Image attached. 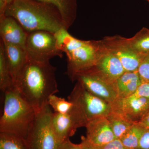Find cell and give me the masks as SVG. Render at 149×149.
I'll return each instance as SVG.
<instances>
[{"instance_id":"f1b7e54d","label":"cell","mask_w":149,"mask_h":149,"mask_svg":"<svg viewBox=\"0 0 149 149\" xmlns=\"http://www.w3.org/2000/svg\"><path fill=\"white\" fill-rule=\"evenodd\" d=\"M81 140L82 141L81 143L83 145V149H100L98 147H96L89 143L85 137L82 136Z\"/></svg>"},{"instance_id":"30bf717a","label":"cell","mask_w":149,"mask_h":149,"mask_svg":"<svg viewBox=\"0 0 149 149\" xmlns=\"http://www.w3.org/2000/svg\"><path fill=\"white\" fill-rule=\"evenodd\" d=\"M102 47L94 69L106 80L113 84L125 72L117 56L103 42Z\"/></svg>"},{"instance_id":"7c38bea8","label":"cell","mask_w":149,"mask_h":149,"mask_svg":"<svg viewBox=\"0 0 149 149\" xmlns=\"http://www.w3.org/2000/svg\"><path fill=\"white\" fill-rule=\"evenodd\" d=\"M28 32L11 17H0L1 40L3 42L18 46L25 50Z\"/></svg>"},{"instance_id":"5b68a950","label":"cell","mask_w":149,"mask_h":149,"mask_svg":"<svg viewBox=\"0 0 149 149\" xmlns=\"http://www.w3.org/2000/svg\"><path fill=\"white\" fill-rule=\"evenodd\" d=\"M68 98L73 104L70 112L80 127H85L88 122L95 118L107 117L111 111V103L90 93L79 81Z\"/></svg>"},{"instance_id":"7402d4cb","label":"cell","mask_w":149,"mask_h":149,"mask_svg":"<svg viewBox=\"0 0 149 149\" xmlns=\"http://www.w3.org/2000/svg\"><path fill=\"white\" fill-rule=\"evenodd\" d=\"M0 149H27L24 139L11 133H0Z\"/></svg>"},{"instance_id":"e0dca14e","label":"cell","mask_w":149,"mask_h":149,"mask_svg":"<svg viewBox=\"0 0 149 149\" xmlns=\"http://www.w3.org/2000/svg\"><path fill=\"white\" fill-rule=\"evenodd\" d=\"M142 82L138 71L125 72L113 84L118 98L132 95Z\"/></svg>"},{"instance_id":"52a82bcc","label":"cell","mask_w":149,"mask_h":149,"mask_svg":"<svg viewBox=\"0 0 149 149\" xmlns=\"http://www.w3.org/2000/svg\"><path fill=\"white\" fill-rule=\"evenodd\" d=\"M25 50L28 58L37 62H50L54 57L63 56L54 33L47 31L28 32Z\"/></svg>"},{"instance_id":"ac0fdd59","label":"cell","mask_w":149,"mask_h":149,"mask_svg":"<svg viewBox=\"0 0 149 149\" xmlns=\"http://www.w3.org/2000/svg\"><path fill=\"white\" fill-rule=\"evenodd\" d=\"M53 6L58 10L68 30L77 16V0H36Z\"/></svg>"},{"instance_id":"2e32d148","label":"cell","mask_w":149,"mask_h":149,"mask_svg":"<svg viewBox=\"0 0 149 149\" xmlns=\"http://www.w3.org/2000/svg\"><path fill=\"white\" fill-rule=\"evenodd\" d=\"M103 42L116 55L120 61L125 72L138 71L145 56L123 47L105 42Z\"/></svg>"},{"instance_id":"6da1fadb","label":"cell","mask_w":149,"mask_h":149,"mask_svg":"<svg viewBox=\"0 0 149 149\" xmlns=\"http://www.w3.org/2000/svg\"><path fill=\"white\" fill-rule=\"evenodd\" d=\"M56 71L50 62H37L27 57L17 89L37 112L47 104L50 96L58 92Z\"/></svg>"},{"instance_id":"d6986e66","label":"cell","mask_w":149,"mask_h":149,"mask_svg":"<svg viewBox=\"0 0 149 149\" xmlns=\"http://www.w3.org/2000/svg\"><path fill=\"white\" fill-rule=\"evenodd\" d=\"M107 118L116 139H121L134 124L122 115L112 111Z\"/></svg>"},{"instance_id":"83f0119b","label":"cell","mask_w":149,"mask_h":149,"mask_svg":"<svg viewBox=\"0 0 149 149\" xmlns=\"http://www.w3.org/2000/svg\"><path fill=\"white\" fill-rule=\"evenodd\" d=\"M137 149H149V130L145 131L141 137Z\"/></svg>"},{"instance_id":"4316f807","label":"cell","mask_w":149,"mask_h":149,"mask_svg":"<svg viewBox=\"0 0 149 149\" xmlns=\"http://www.w3.org/2000/svg\"><path fill=\"white\" fill-rule=\"evenodd\" d=\"M58 149H83V145L81 143L80 144L73 143L68 139L60 144Z\"/></svg>"},{"instance_id":"1f68e13d","label":"cell","mask_w":149,"mask_h":149,"mask_svg":"<svg viewBox=\"0 0 149 149\" xmlns=\"http://www.w3.org/2000/svg\"><path fill=\"white\" fill-rule=\"evenodd\" d=\"M147 1H148V2H149V0H147Z\"/></svg>"},{"instance_id":"8fae6325","label":"cell","mask_w":149,"mask_h":149,"mask_svg":"<svg viewBox=\"0 0 149 149\" xmlns=\"http://www.w3.org/2000/svg\"><path fill=\"white\" fill-rule=\"evenodd\" d=\"M87 141L98 148L103 146L116 139L107 117L95 118L87 123Z\"/></svg>"},{"instance_id":"5bb4252c","label":"cell","mask_w":149,"mask_h":149,"mask_svg":"<svg viewBox=\"0 0 149 149\" xmlns=\"http://www.w3.org/2000/svg\"><path fill=\"white\" fill-rule=\"evenodd\" d=\"M3 43L9 69L15 87L17 88L27 62V53L25 50L20 47Z\"/></svg>"},{"instance_id":"9a60e30c","label":"cell","mask_w":149,"mask_h":149,"mask_svg":"<svg viewBox=\"0 0 149 149\" xmlns=\"http://www.w3.org/2000/svg\"><path fill=\"white\" fill-rule=\"evenodd\" d=\"M51 124L56 137L61 143L69 139L75 133L77 128H80L70 112L65 114L53 113Z\"/></svg>"},{"instance_id":"603a6c76","label":"cell","mask_w":149,"mask_h":149,"mask_svg":"<svg viewBox=\"0 0 149 149\" xmlns=\"http://www.w3.org/2000/svg\"><path fill=\"white\" fill-rule=\"evenodd\" d=\"M48 104L54 111V112L61 114L68 113L73 107V104L69 100L60 97L55 95L50 96Z\"/></svg>"},{"instance_id":"ffe728a7","label":"cell","mask_w":149,"mask_h":149,"mask_svg":"<svg viewBox=\"0 0 149 149\" xmlns=\"http://www.w3.org/2000/svg\"><path fill=\"white\" fill-rule=\"evenodd\" d=\"M15 88L14 85L6 58L3 41L0 42V89L3 93Z\"/></svg>"},{"instance_id":"484cf974","label":"cell","mask_w":149,"mask_h":149,"mask_svg":"<svg viewBox=\"0 0 149 149\" xmlns=\"http://www.w3.org/2000/svg\"><path fill=\"white\" fill-rule=\"evenodd\" d=\"M100 149H128L124 146L120 139H116L103 146L99 148Z\"/></svg>"},{"instance_id":"f546056e","label":"cell","mask_w":149,"mask_h":149,"mask_svg":"<svg viewBox=\"0 0 149 149\" xmlns=\"http://www.w3.org/2000/svg\"><path fill=\"white\" fill-rule=\"evenodd\" d=\"M138 123L149 130V111Z\"/></svg>"},{"instance_id":"ba28073f","label":"cell","mask_w":149,"mask_h":149,"mask_svg":"<svg viewBox=\"0 0 149 149\" xmlns=\"http://www.w3.org/2000/svg\"><path fill=\"white\" fill-rule=\"evenodd\" d=\"M72 80L79 81L90 93L110 103L118 98L113 84L106 80L94 68L77 73Z\"/></svg>"},{"instance_id":"9c48e42d","label":"cell","mask_w":149,"mask_h":149,"mask_svg":"<svg viewBox=\"0 0 149 149\" xmlns=\"http://www.w3.org/2000/svg\"><path fill=\"white\" fill-rule=\"evenodd\" d=\"M111 111L138 123L149 111V98L130 96L117 98L111 103Z\"/></svg>"},{"instance_id":"8992f818","label":"cell","mask_w":149,"mask_h":149,"mask_svg":"<svg viewBox=\"0 0 149 149\" xmlns=\"http://www.w3.org/2000/svg\"><path fill=\"white\" fill-rule=\"evenodd\" d=\"M52 113L48 104L37 112L24 139L27 149H58L61 143L52 128Z\"/></svg>"},{"instance_id":"d4e9b609","label":"cell","mask_w":149,"mask_h":149,"mask_svg":"<svg viewBox=\"0 0 149 149\" xmlns=\"http://www.w3.org/2000/svg\"><path fill=\"white\" fill-rule=\"evenodd\" d=\"M131 96L149 98V83L142 82L135 93Z\"/></svg>"},{"instance_id":"cb8c5ba5","label":"cell","mask_w":149,"mask_h":149,"mask_svg":"<svg viewBox=\"0 0 149 149\" xmlns=\"http://www.w3.org/2000/svg\"><path fill=\"white\" fill-rule=\"evenodd\" d=\"M138 72L143 82L149 83V54L144 56Z\"/></svg>"},{"instance_id":"4dcf8cb0","label":"cell","mask_w":149,"mask_h":149,"mask_svg":"<svg viewBox=\"0 0 149 149\" xmlns=\"http://www.w3.org/2000/svg\"><path fill=\"white\" fill-rule=\"evenodd\" d=\"M14 1V0H7V6L10 3H11L13 1Z\"/></svg>"},{"instance_id":"3957f363","label":"cell","mask_w":149,"mask_h":149,"mask_svg":"<svg viewBox=\"0 0 149 149\" xmlns=\"http://www.w3.org/2000/svg\"><path fill=\"white\" fill-rule=\"evenodd\" d=\"M59 47L67 58L66 74L71 80L77 73L95 67L102 47V41H85L62 28L54 33Z\"/></svg>"},{"instance_id":"277c9868","label":"cell","mask_w":149,"mask_h":149,"mask_svg":"<svg viewBox=\"0 0 149 149\" xmlns=\"http://www.w3.org/2000/svg\"><path fill=\"white\" fill-rule=\"evenodd\" d=\"M0 133L15 134L26 139L37 112L16 88L6 92Z\"/></svg>"},{"instance_id":"4fadbf2b","label":"cell","mask_w":149,"mask_h":149,"mask_svg":"<svg viewBox=\"0 0 149 149\" xmlns=\"http://www.w3.org/2000/svg\"><path fill=\"white\" fill-rule=\"evenodd\" d=\"M104 42L127 48L142 55L149 54V29L143 27L130 38L120 36L104 37Z\"/></svg>"},{"instance_id":"44dd1931","label":"cell","mask_w":149,"mask_h":149,"mask_svg":"<svg viewBox=\"0 0 149 149\" xmlns=\"http://www.w3.org/2000/svg\"><path fill=\"white\" fill-rule=\"evenodd\" d=\"M147 130L139 123H134L120 140L128 149H137L141 137Z\"/></svg>"},{"instance_id":"7a4b0ae2","label":"cell","mask_w":149,"mask_h":149,"mask_svg":"<svg viewBox=\"0 0 149 149\" xmlns=\"http://www.w3.org/2000/svg\"><path fill=\"white\" fill-rule=\"evenodd\" d=\"M5 15L14 18L27 32L45 31L55 33L65 29L55 7L36 0H14L7 6Z\"/></svg>"}]
</instances>
